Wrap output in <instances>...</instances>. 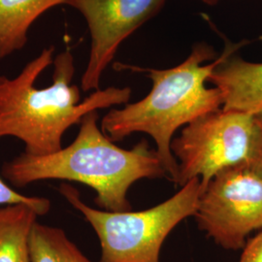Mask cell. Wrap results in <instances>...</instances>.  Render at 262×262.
I'll return each instance as SVG.
<instances>
[{
  "mask_svg": "<svg viewBox=\"0 0 262 262\" xmlns=\"http://www.w3.org/2000/svg\"><path fill=\"white\" fill-rule=\"evenodd\" d=\"M55 51L43 49L18 75L5 77L0 84V138H18L25 152L34 157L62 149L66 130L89 113L130 99L129 88L110 86L81 101L79 86L72 84L74 56L69 50L54 56Z\"/></svg>",
  "mask_w": 262,
  "mask_h": 262,
  "instance_id": "6da1fadb",
  "label": "cell"
},
{
  "mask_svg": "<svg viewBox=\"0 0 262 262\" xmlns=\"http://www.w3.org/2000/svg\"><path fill=\"white\" fill-rule=\"evenodd\" d=\"M97 122V111L89 113L69 146L42 157L24 152L3 164V177L18 187L44 180L78 182L95 190V202L105 211H130L129 187L141 179L161 178L166 172L146 141L124 150L114 144Z\"/></svg>",
  "mask_w": 262,
  "mask_h": 262,
  "instance_id": "7a4b0ae2",
  "label": "cell"
},
{
  "mask_svg": "<svg viewBox=\"0 0 262 262\" xmlns=\"http://www.w3.org/2000/svg\"><path fill=\"white\" fill-rule=\"evenodd\" d=\"M214 48L197 43L187 59L169 69L138 68L146 72L152 89L145 98L127 104L122 109H111L101 121V129L112 141H121L135 132L151 136L157 155L172 182L177 183L178 162L171 151L172 136L179 127L223 108L219 89L206 83L219 62Z\"/></svg>",
  "mask_w": 262,
  "mask_h": 262,
  "instance_id": "3957f363",
  "label": "cell"
},
{
  "mask_svg": "<svg viewBox=\"0 0 262 262\" xmlns=\"http://www.w3.org/2000/svg\"><path fill=\"white\" fill-rule=\"evenodd\" d=\"M59 191L96 232L101 246L99 262H160L162 244L181 222L195 215L203 187L200 178L192 179L168 200L138 212L94 209L66 184Z\"/></svg>",
  "mask_w": 262,
  "mask_h": 262,
  "instance_id": "277c9868",
  "label": "cell"
},
{
  "mask_svg": "<svg viewBox=\"0 0 262 262\" xmlns=\"http://www.w3.org/2000/svg\"><path fill=\"white\" fill-rule=\"evenodd\" d=\"M255 139L253 114L225 110L206 114L188 123L172 140L178 162L177 185L200 178L204 189L225 169L248 165Z\"/></svg>",
  "mask_w": 262,
  "mask_h": 262,
  "instance_id": "5b68a950",
  "label": "cell"
},
{
  "mask_svg": "<svg viewBox=\"0 0 262 262\" xmlns=\"http://www.w3.org/2000/svg\"><path fill=\"white\" fill-rule=\"evenodd\" d=\"M194 215L217 245L243 249L249 235L262 230V177L246 164L220 172L202 192Z\"/></svg>",
  "mask_w": 262,
  "mask_h": 262,
  "instance_id": "8992f818",
  "label": "cell"
},
{
  "mask_svg": "<svg viewBox=\"0 0 262 262\" xmlns=\"http://www.w3.org/2000/svg\"><path fill=\"white\" fill-rule=\"evenodd\" d=\"M166 0H68L85 19L91 34L90 57L81 79L84 92L100 90L104 71L122 42L162 9Z\"/></svg>",
  "mask_w": 262,
  "mask_h": 262,
  "instance_id": "52a82bcc",
  "label": "cell"
},
{
  "mask_svg": "<svg viewBox=\"0 0 262 262\" xmlns=\"http://www.w3.org/2000/svg\"><path fill=\"white\" fill-rule=\"evenodd\" d=\"M242 44L225 46L208 82L220 90L223 109L254 114L262 110V62L235 55Z\"/></svg>",
  "mask_w": 262,
  "mask_h": 262,
  "instance_id": "ba28073f",
  "label": "cell"
},
{
  "mask_svg": "<svg viewBox=\"0 0 262 262\" xmlns=\"http://www.w3.org/2000/svg\"><path fill=\"white\" fill-rule=\"evenodd\" d=\"M68 0H0V60L27 45L28 31L48 10Z\"/></svg>",
  "mask_w": 262,
  "mask_h": 262,
  "instance_id": "9c48e42d",
  "label": "cell"
},
{
  "mask_svg": "<svg viewBox=\"0 0 262 262\" xmlns=\"http://www.w3.org/2000/svg\"><path fill=\"white\" fill-rule=\"evenodd\" d=\"M38 215L25 204L0 208V262H31L29 239Z\"/></svg>",
  "mask_w": 262,
  "mask_h": 262,
  "instance_id": "30bf717a",
  "label": "cell"
},
{
  "mask_svg": "<svg viewBox=\"0 0 262 262\" xmlns=\"http://www.w3.org/2000/svg\"><path fill=\"white\" fill-rule=\"evenodd\" d=\"M29 251L31 262H94L69 240L62 229L38 222L31 230Z\"/></svg>",
  "mask_w": 262,
  "mask_h": 262,
  "instance_id": "8fae6325",
  "label": "cell"
},
{
  "mask_svg": "<svg viewBox=\"0 0 262 262\" xmlns=\"http://www.w3.org/2000/svg\"><path fill=\"white\" fill-rule=\"evenodd\" d=\"M3 204H25L33 208L39 215H46L51 208V202L47 198L24 195L11 188L0 178V205Z\"/></svg>",
  "mask_w": 262,
  "mask_h": 262,
  "instance_id": "7c38bea8",
  "label": "cell"
},
{
  "mask_svg": "<svg viewBox=\"0 0 262 262\" xmlns=\"http://www.w3.org/2000/svg\"><path fill=\"white\" fill-rule=\"evenodd\" d=\"M253 117L255 123V139L253 155L248 166L262 177V110L254 113Z\"/></svg>",
  "mask_w": 262,
  "mask_h": 262,
  "instance_id": "4fadbf2b",
  "label": "cell"
},
{
  "mask_svg": "<svg viewBox=\"0 0 262 262\" xmlns=\"http://www.w3.org/2000/svg\"><path fill=\"white\" fill-rule=\"evenodd\" d=\"M239 262H262V230L246 243Z\"/></svg>",
  "mask_w": 262,
  "mask_h": 262,
  "instance_id": "5bb4252c",
  "label": "cell"
},
{
  "mask_svg": "<svg viewBox=\"0 0 262 262\" xmlns=\"http://www.w3.org/2000/svg\"><path fill=\"white\" fill-rule=\"evenodd\" d=\"M202 2H204L207 5H210V6H215V4H217V2L220 0H201Z\"/></svg>",
  "mask_w": 262,
  "mask_h": 262,
  "instance_id": "9a60e30c",
  "label": "cell"
},
{
  "mask_svg": "<svg viewBox=\"0 0 262 262\" xmlns=\"http://www.w3.org/2000/svg\"><path fill=\"white\" fill-rule=\"evenodd\" d=\"M5 79V77L4 76H0V84H1V83L3 82V80Z\"/></svg>",
  "mask_w": 262,
  "mask_h": 262,
  "instance_id": "2e32d148",
  "label": "cell"
}]
</instances>
